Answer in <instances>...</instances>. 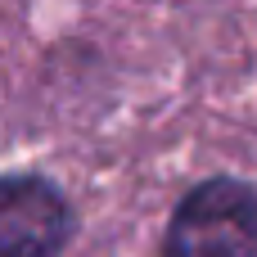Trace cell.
I'll list each match as a JSON object with an SVG mask.
<instances>
[{
  "mask_svg": "<svg viewBox=\"0 0 257 257\" xmlns=\"http://www.w3.org/2000/svg\"><path fill=\"white\" fill-rule=\"evenodd\" d=\"M68 230V203L50 181H0V257H54Z\"/></svg>",
  "mask_w": 257,
  "mask_h": 257,
  "instance_id": "cell-2",
  "label": "cell"
},
{
  "mask_svg": "<svg viewBox=\"0 0 257 257\" xmlns=\"http://www.w3.org/2000/svg\"><path fill=\"white\" fill-rule=\"evenodd\" d=\"M167 257H257V194L244 181H203L172 217Z\"/></svg>",
  "mask_w": 257,
  "mask_h": 257,
  "instance_id": "cell-1",
  "label": "cell"
}]
</instances>
